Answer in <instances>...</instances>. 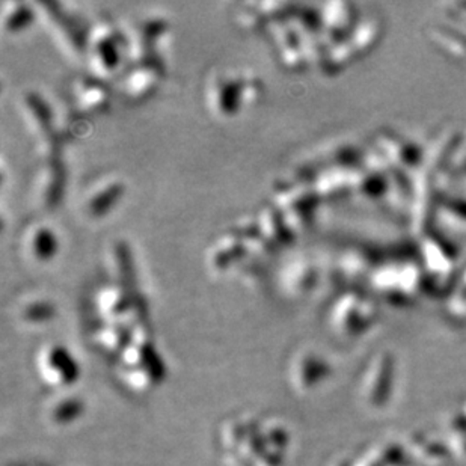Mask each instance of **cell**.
I'll use <instances>...</instances> for the list:
<instances>
[{
	"instance_id": "cell-1",
	"label": "cell",
	"mask_w": 466,
	"mask_h": 466,
	"mask_svg": "<svg viewBox=\"0 0 466 466\" xmlns=\"http://www.w3.org/2000/svg\"><path fill=\"white\" fill-rule=\"evenodd\" d=\"M127 36L114 23L102 18L88 29L86 56L94 77L106 80L110 76L121 75V66L126 59Z\"/></svg>"
},
{
	"instance_id": "cell-2",
	"label": "cell",
	"mask_w": 466,
	"mask_h": 466,
	"mask_svg": "<svg viewBox=\"0 0 466 466\" xmlns=\"http://www.w3.org/2000/svg\"><path fill=\"white\" fill-rule=\"evenodd\" d=\"M23 114L27 126L36 137V147L41 158L57 157L59 141H57L55 118L50 106L40 94L26 93L23 96Z\"/></svg>"
},
{
	"instance_id": "cell-3",
	"label": "cell",
	"mask_w": 466,
	"mask_h": 466,
	"mask_svg": "<svg viewBox=\"0 0 466 466\" xmlns=\"http://www.w3.org/2000/svg\"><path fill=\"white\" fill-rule=\"evenodd\" d=\"M66 167L61 157L41 158L32 176L31 190L36 206L45 210L56 208L66 190Z\"/></svg>"
},
{
	"instance_id": "cell-4",
	"label": "cell",
	"mask_w": 466,
	"mask_h": 466,
	"mask_svg": "<svg viewBox=\"0 0 466 466\" xmlns=\"http://www.w3.org/2000/svg\"><path fill=\"white\" fill-rule=\"evenodd\" d=\"M162 77L160 61L128 64L119 75V91L130 102H144L157 91Z\"/></svg>"
},
{
	"instance_id": "cell-5",
	"label": "cell",
	"mask_w": 466,
	"mask_h": 466,
	"mask_svg": "<svg viewBox=\"0 0 466 466\" xmlns=\"http://www.w3.org/2000/svg\"><path fill=\"white\" fill-rule=\"evenodd\" d=\"M96 309L109 323L121 321V325H133L135 316L142 312L141 302H137L132 290H128V287L119 282L107 284L98 290L96 296Z\"/></svg>"
},
{
	"instance_id": "cell-6",
	"label": "cell",
	"mask_w": 466,
	"mask_h": 466,
	"mask_svg": "<svg viewBox=\"0 0 466 466\" xmlns=\"http://www.w3.org/2000/svg\"><path fill=\"white\" fill-rule=\"evenodd\" d=\"M208 102L216 114L231 116L245 103V75L219 73L210 82Z\"/></svg>"
},
{
	"instance_id": "cell-7",
	"label": "cell",
	"mask_w": 466,
	"mask_h": 466,
	"mask_svg": "<svg viewBox=\"0 0 466 466\" xmlns=\"http://www.w3.org/2000/svg\"><path fill=\"white\" fill-rule=\"evenodd\" d=\"M109 88L105 84V80L89 76V77H77L71 85V103L80 114H98L109 106Z\"/></svg>"
},
{
	"instance_id": "cell-8",
	"label": "cell",
	"mask_w": 466,
	"mask_h": 466,
	"mask_svg": "<svg viewBox=\"0 0 466 466\" xmlns=\"http://www.w3.org/2000/svg\"><path fill=\"white\" fill-rule=\"evenodd\" d=\"M247 249L243 247L238 234L231 229L216 238L208 254V263L215 272H227L231 268H238L247 258Z\"/></svg>"
},
{
	"instance_id": "cell-9",
	"label": "cell",
	"mask_w": 466,
	"mask_h": 466,
	"mask_svg": "<svg viewBox=\"0 0 466 466\" xmlns=\"http://www.w3.org/2000/svg\"><path fill=\"white\" fill-rule=\"evenodd\" d=\"M124 195V183L116 177H106L89 186L85 197V208L93 218H102L114 208Z\"/></svg>"
},
{
	"instance_id": "cell-10",
	"label": "cell",
	"mask_w": 466,
	"mask_h": 466,
	"mask_svg": "<svg viewBox=\"0 0 466 466\" xmlns=\"http://www.w3.org/2000/svg\"><path fill=\"white\" fill-rule=\"evenodd\" d=\"M23 245L27 254L38 261H49L59 249L56 234L52 227L43 222H34L25 229Z\"/></svg>"
},
{
	"instance_id": "cell-11",
	"label": "cell",
	"mask_w": 466,
	"mask_h": 466,
	"mask_svg": "<svg viewBox=\"0 0 466 466\" xmlns=\"http://www.w3.org/2000/svg\"><path fill=\"white\" fill-rule=\"evenodd\" d=\"M256 220L259 231L263 234L264 238L272 245L273 249L284 247L295 236L287 227L281 210L273 203L266 204L264 208H259Z\"/></svg>"
},
{
	"instance_id": "cell-12",
	"label": "cell",
	"mask_w": 466,
	"mask_h": 466,
	"mask_svg": "<svg viewBox=\"0 0 466 466\" xmlns=\"http://www.w3.org/2000/svg\"><path fill=\"white\" fill-rule=\"evenodd\" d=\"M31 5L23 2H5L2 9V26L5 31L18 32L26 29L34 20Z\"/></svg>"
},
{
	"instance_id": "cell-13",
	"label": "cell",
	"mask_w": 466,
	"mask_h": 466,
	"mask_svg": "<svg viewBox=\"0 0 466 466\" xmlns=\"http://www.w3.org/2000/svg\"><path fill=\"white\" fill-rule=\"evenodd\" d=\"M110 259H112V268L114 272L118 275L123 286L130 287L135 282V264H133L132 254L124 243H116L112 251H110Z\"/></svg>"
},
{
	"instance_id": "cell-14",
	"label": "cell",
	"mask_w": 466,
	"mask_h": 466,
	"mask_svg": "<svg viewBox=\"0 0 466 466\" xmlns=\"http://www.w3.org/2000/svg\"><path fill=\"white\" fill-rule=\"evenodd\" d=\"M238 26H242L245 31L258 32L264 26H268V18L264 17L263 13L259 11L258 5H243L236 15Z\"/></svg>"
},
{
	"instance_id": "cell-15",
	"label": "cell",
	"mask_w": 466,
	"mask_h": 466,
	"mask_svg": "<svg viewBox=\"0 0 466 466\" xmlns=\"http://www.w3.org/2000/svg\"><path fill=\"white\" fill-rule=\"evenodd\" d=\"M22 319L27 323H41L47 321L55 316V309L47 300H31L26 305H23Z\"/></svg>"
}]
</instances>
